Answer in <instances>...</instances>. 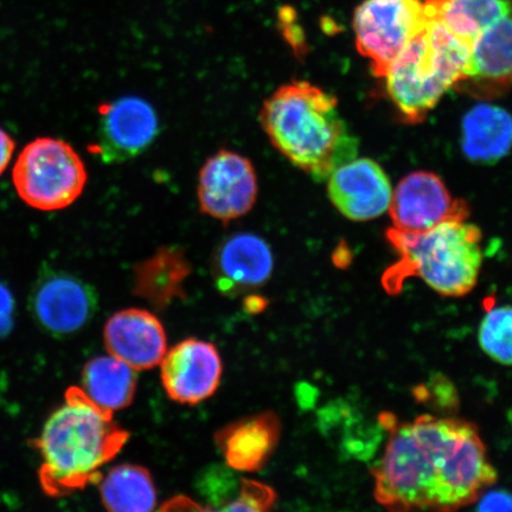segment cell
Here are the masks:
<instances>
[{
  "label": "cell",
  "instance_id": "obj_29",
  "mask_svg": "<svg viewBox=\"0 0 512 512\" xmlns=\"http://www.w3.org/2000/svg\"><path fill=\"white\" fill-rule=\"evenodd\" d=\"M208 510L207 508L202 507V505L192 501L191 498L178 496L174 499H171L170 502L165 504L163 510Z\"/></svg>",
  "mask_w": 512,
  "mask_h": 512
},
{
  "label": "cell",
  "instance_id": "obj_3",
  "mask_svg": "<svg viewBox=\"0 0 512 512\" xmlns=\"http://www.w3.org/2000/svg\"><path fill=\"white\" fill-rule=\"evenodd\" d=\"M260 123L275 149L316 182L357 157L360 144L335 96L310 82L279 87L262 105Z\"/></svg>",
  "mask_w": 512,
  "mask_h": 512
},
{
  "label": "cell",
  "instance_id": "obj_18",
  "mask_svg": "<svg viewBox=\"0 0 512 512\" xmlns=\"http://www.w3.org/2000/svg\"><path fill=\"white\" fill-rule=\"evenodd\" d=\"M190 273V262L181 247H160L134 267V296L158 310L166 309L175 300L185 298L184 285Z\"/></svg>",
  "mask_w": 512,
  "mask_h": 512
},
{
  "label": "cell",
  "instance_id": "obj_21",
  "mask_svg": "<svg viewBox=\"0 0 512 512\" xmlns=\"http://www.w3.org/2000/svg\"><path fill=\"white\" fill-rule=\"evenodd\" d=\"M512 9V0H425L427 18H439L472 47L477 36Z\"/></svg>",
  "mask_w": 512,
  "mask_h": 512
},
{
  "label": "cell",
  "instance_id": "obj_9",
  "mask_svg": "<svg viewBox=\"0 0 512 512\" xmlns=\"http://www.w3.org/2000/svg\"><path fill=\"white\" fill-rule=\"evenodd\" d=\"M259 183L254 166L238 152L220 150L202 166L197 197L203 214L229 223L241 219L258 200Z\"/></svg>",
  "mask_w": 512,
  "mask_h": 512
},
{
  "label": "cell",
  "instance_id": "obj_15",
  "mask_svg": "<svg viewBox=\"0 0 512 512\" xmlns=\"http://www.w3.org/2000/svg\"><path fill=\"white\" fill-rule=\"evenodd\" d=\"M104 342L108 354L137 371L157 367L168 351L162 322L143 309L114 313L105 325Z\"/></svg>",
  "mask_w": 512,
  "mask_h": 512
},
{
  "label": "cell",
  "instance_id": "obj_14",
  "mask_svg": "<svg viewBox=\"0 0 512 512\" xmlns=\"http://www.w3.org/2000/svg\"><path fill=\"white\" fill-rule=\"evenodd\" d=\"M273 268L270 245L252 233L234 234L223 240L211 262L217 290L226 296H239L264 286Z\"/></svg>",
  "mask_w": 512,
  "mask_h": 512
},
{
  "label": "cell",
  "instance_id": "obj_2",
  "mask_svg": "<svg viewBox=\"0 0 512 512\" xmlns=\"http://www.w3.org/2000/svg\"><path fill=\"white\" fill-rule=\"evenodd\" d=\"M130 433L80 387H70L32 441L40 454L38 482L44 495L67 497L101 479V469L123 450Z\"/></svg>",
  "mask_w": 512,
  "mask_h": 512
},
{
  "label": "cell",
  "instance_id": "obj_23",
  "mask_svg": "<svg viewBox=\"0 0 512 512\" xmlns=\"http://www.w3.org/2000/svg\"><path fill=\"white\" fill-rule=\"evenodd\" d=\"M480 348L492 361L512 366V306L491 305L478 330Z\"/></svg>",
  "mask_w": 512,
  "mask_h": 512
},
{
  "label": "cell",
  "instance_id": "obj_1",
  "mask_svg": "<svg viewBox=\"0 0 512 512\" xmlns=\"http://www.w3.org/2000/svg\"><path fill=\"white\" fill-rule=\"evenodd\" d=\"M387 427V444L371 473L374 497L388 510H459L497 480L484 441L469 421L427 414Z\"/></svg>",
  "mask_w": 512,
  "mask_h": 512
},
{
  "label": "cell",
  "instance_id": "obj_6",
  "mask_svg": "<svg viewBox=\"0 0 512 512\" xmlns=\"http://www.w3.org/2000/svg\"><path fill=\"white\" fill-rule=\"evenodd\" d=\"M87 170L79 153L60 139L40 138L24 147L14 168V184L28 206L61 210L81 196Z\"/></svg>",
  "mask_w": 512,
  "mask_h": 512
},
{
  "label": "cell",
  "instance_id": "obj_30",
  "mask_svg": "<svg viewBox=\"0 0 512 512\" xmlns=\"http://www.w3.org/2000/svg\"><path fill=\"white\" fill-rule=\"evenodd\" d=\"M267 300L260 296H249L245 299V307L249 313H260L266 309Z\"/></svg>",
  "mask_w": 512,
  "mask_h": 512
},
{
  "label": "cell",
  "instance_id": "obj_26",
  "mask_svg": "<svg viewBox=\"0 0 512 512\" xmlns=\"http://www.w3.org/2000/svg\"><path fill=\"white\" fill-rule=\"evenodd\" d=\"M477 502L480 511H512V495L507 491H484Z\"/></svg>",
  "mask_w": 512,
  "mask_h": 512
},
{
  "label": "cell",
  "instance_id": "obj_10",
  "mask_svg": "<svg viewBox=\"0 0 512 512\" xmlns=\"http://www.w3.org/2000/svg\"><path fill=\"white\" fill-rule=\"evenodd\" d=\"M158 133V115L150 102L123 96L100 106L93 150L106 164L125 163L149 149Z\"/></svg>",
  "mask_w": 512,
  "mask_h": 512
},
{
  "label": "cell",
  "instance_id": "obj_27",
  "mask_svg": "<svg viewBox=\"0 0 512 512\" xmlns=\"http://www.w3.org/2000/svg\"><path fill=\"white\" fill-rule=\"evenodd\" d=\"M15 142L8 133L0 128V175L8 168L15 152Z\"/></svg>",
  "mask_w": 512,
  "mask_h": 512
},
{
  "label": "cell",
  "instance_id": "obj_11",
  "mask_svg": "<svg viewBox=\"0 0 512 512\" xmlns=\"http://www.w3.org/2000/svg\"><path fill=\"white\" fill-rule=\"evenodd\" d=\"M393 228L400 232H425L450 221H466L469 207L456 200L441 178L416 171L402 179L389 206Z\"/></svg>",
  "mask_w": 512,
  "mask_h": 512
},
{
  "label": "cell",
  "instance_id": "obj_8",
  "mask_svg": "<svg viewBox=\"0 0 512 512\" xmlns=\"http://www.w3.org/2000/svg\"><path fill=\"white\" fill-rule=\"evenodd\" d=\"M94 288L75 275L47 268L31 288L29 310L44 331L55 337L76 334L98 311Z\"/></svg>",
  "mask_w": 512,
  "mask_h": 512
},
{
  "label": "cell",
  "instance_id": "obj_28",
  "mask_svg": "<svg viewBox=\"0 0 512 512\" xmlns=\"http://www.w3.org/2000/svg\"><path fill=\"white\" fill-rule=\"evenodd\" d=\"M12 304L14 302H12L11 294L4 286L0 285V323L4 328H9ZM2 331L3 328L0 326V332Z\"/></svg>",
  "mask_w": 512,
  "mask_h": 512
},
{
  "label": "cell",
  "instance_id": "obj_17",
  "mask_svg": "<svg viewBox=\"0 0 512 512\" xmlns=\"http://www.w3.org/2000/svg\"><path fill=\"white\" fill-rule=\"evenodd\" d=\"M281 424L277 414L262 412L236 420L215 435L217 447L226 465L234 471L256 472L264 469L277 448Z\"/></svg>",
  "mask_w": 512,
  "mask_h": 512
},
{
  "label": "cell",
  "instance_id": "obj_13",
  "mask_svg": "<svg viewBox=\"0 0 512 512\" xmlns=\"http://www.w3.org/2000/svg\"><path fill=\"white\" fill-rule=\"evenodd\" d=\"M332 204L352 221H369L386 213L393 189L386 172L373 159H352L328 179Z\"/></svg>",
  "mask_w": 512,
  "mask_h": 512
},
{
  "label": "cell",
  "instance_id": "obj_20",
  "mask_svg": "<svg viewBox=\"0 0 512 512\" xmlns=\"http://www.w3.org/2000/svg\"><path fill=\"white\" fill-rule=\"evenodd\" d=\"M137 382V370L112 355L99 356L83 369L81 389L96 405L113 414L131 405Z\"/></svg>",
  "mask_w": 512,
  "mask_h": 512
},
{
  "label": "cell",
  "instance_id": "obj_5",
  "mask_svg": "<svg viewBox=\"0 0 512 512\" xmlns=\"http://www.w3.org/2000/svg\"><path fill=\"white\" fill-rule=\"evenodd\" d=\"M426 18L384 79L390 99L408 123L424 121L443 95L464 78L471 46L439 18Z\"/></svg>",
  "mask_w": 512,
  "mask_h": 512
},
{
  "label": "cell",
  "instance_id": "obj_7",
  "mask_svg": "<svg viewBox=\"0 0 512 512\" xmlns=\"http://www.w3.org/2000/svg\"><path fill=\"white\" fill-rule=\"evenodd\" d=\"M425 25L421 0H366L352 21L357 50L380 78Z\"/></svg>",
  "mask_w": 512,
  "mask_h": 512
},
{
  "label": "cell",
  "instance_id": "obj_4",
  "mask_svg": "<svg viewBox=\"0 0 512 512\" xmlns=\"http://www.w3.org/2000/svg\"><path fill=\"white\" fill-rule=\"evenodd\" d=\"M387 239L399 256L383 277L388 292H399L413 277L443 297H464L476 287L483 251L482 233L475 224L450 221L425 232L390 228Z\"/></svg>",
  "mask_w": 512,
  "mask_h": 512
},
{
  "label": "cell",
  "instance_id": "obj_25",
  "mask_svg": "<svg viewBox=\"0 0 512 512\" xmlns=\"http://www.w3.org/2000/svg\"><path fill=\"white\" fill-rule=\"evenodd\" d=\"M275 502H277V494L270 485L241 478L238 495L224 511H267L273 508Z\"/></svg>",
  "mask_w": 512,
  "mask_h": 512
},
{
  "label": "cell",
  "instance_id": "obj_22",
  "mask_svg": "<svg viewBox=\"0 0 512 512\" xmlns=\"http://www.w3.org/2000/svg\"><path fill=\"white\" fill-rule=\"evenodd\" d=\"M100 497L114 512H150L157 505V491L149 470L125 464L114 467L102 480Z\"/></svg>",
  "mask_w": 512,
  "mask_h": 512
},
{
  "label": "cell",
  "instance_id": "obj_24",
  "mask_svg": "<svg viewBox=\"0 0 512 512\" xmlns=\"http://www.w3.org/2000/svg\"><path fill=\"white\" fill-rule=\"evenodd\" d=\"M232 467L214 465L207 467L197 480V489L202 497L207 499L210 510H223L232 503L238 495L241 479L232 472Z\"/></svg>",
  "mask_w": 512,
  "mask_h": 512
},
{
  "label": "cell",
  "instance_id": "obj_12",
  "mask_svg": "<svg viewBox=\"0 0 512 512\" xmlns=\"http://www.w3.org/2000/svg\"><path fill=\"white\" fill-rule=\"evenodd\" d=\"M222 360L214 344L189 338L166 351L160 375L166 394L182 405L211 398L220 386Z\"/></svg>",
  "mask_w": 512,
  "mask_h": 512
},
{
  "label": "cell",
  "instance_id": "obj_19",
  "mask_svg": "<svg viewBox=\"0 0 512 512\" xmlns=\"http://www.w3.org/2000/svg\"><path fill=\"white\" fill-rule=\"evenodd\" d=\"M462 146L467 159L478 164H495L512 149V115L504 108L480 104L466 113Z\"/></svg>",
  "mask_w": 512,
  "mask_h": 512
},
{
  "label": "cell",
  "instance_id": "obj_16",
  "mask_svg": "<svg viewBox=\"0 0 512 512\" xmlns=\"http://www.w3.org/2000/svg\"><path fill=\"white\" fill-rule=\"evenodd\" d=\"M457 86H466V91L484 98L512 86V9L477 36Z\"/></svg>",
  "mask_w": 512,
  "mask_h": 512
}]
</instances>
